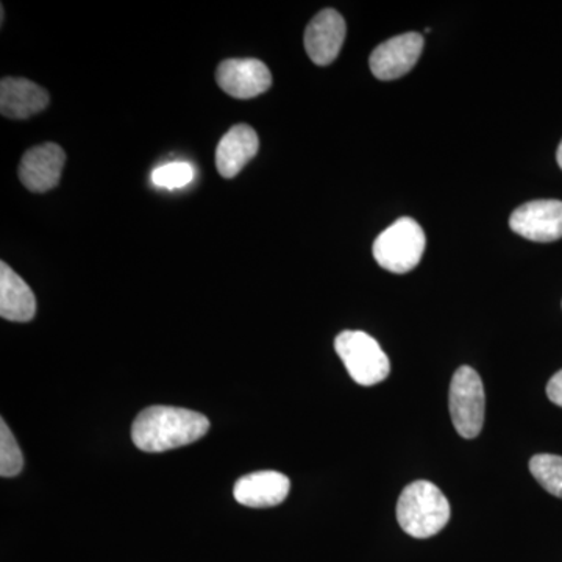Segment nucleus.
Here are the masks:
<instances>
[{"instance_id": "obj_6", "label": "nucleus", "mask_w": 562, "mask_h": 562, "mask_svg": "<svg viewBox=\"0 0 562 562\" xmlns=\"http://www.w3.org/2000/svg\"><path fill=\"white\" fill-rule=\"evenodd\" d=\"M509 227L530 241H558L562 238V202L546 199L524 203L513 211Z\"/></svg>"}, {"instance_id": "obj_13", "label": "nucleus", "mask_w": 562, "mask_h": 562, "mask_svg": "<svg viewBox=\"0 0 562 562\" xmlns=\"http://www.w3.org/2000/svg\"><path fill=\"white\" fill-rule=\"evenodd\" d=\"M260 139L257 132L246 124L235 125L217 144L216 168L224 179H233L258 154Z\"/></svg>"}, {"instance_id": "obj_16", "label": "nucleus", "mask_w": 562, "mask_h": 562, "mask_svg": "<svg viewBox=\"0 0 562 562\" xmlns=\"http://www.w3.org/2000/svg\"><path fill=\"white\" fill-rule=\"evenodd\" d=\"M24 468V458L13 432L7 422H0V475L3 479L20 475Z\"/></svg>"}, {"instance_id": "obj_2", "label": "nucleus", "mask_w": 562, "mask_h": 562, "mask_svg": "<svg viewBox=\"0 0 562 562\" xmlns=\"http://www.w3.org/2000/svg\"><path fill=\"white\" fill-rule=\"evenodd\" d=\"M397 520L413 538L428 539L449 524L450 503L436 484L417 480L398 498Z\"/></svg>"}, {"instance_id": "obj_18", "label": "nucleus", "mask_w": 562, "mask_h": 562, "mask_svg": "<svg viewBox=\"0 0 562 562\" xmlns=\"http://www.w3.org/2000/svg\"><path fill=\"white\" fill-rule=\"evenodd\" d=\"M547 395L554 405L561 406L562 408V369L560 372L554 373L547 384Z\"/></svg>"}, {"instance_id": "obj_3", "label": "nucleus", "mask_w": 562, "mask_h": 562, "mask_svg": "<svg viewBox=\"0 0 562 562\" xmlns=\"http://www.w3.org/2000/svg\"><path fill=\"white\" fill-rule=\"evenodd\" d=\"M339 355L353 382L361 386H375L391 372V362L376 339L364 331L346 330L335 339Z\"/></svg>"}, {"instance_id": "obj_10", "label": "nucleus", "mask_w": 562, "mask_h": 562, "mask_svg": "<svg viewBox=\"0 0 562 562\" xmlns=\"http://www.w3.org/2000/svg\"><path fill=\"white\" fill-rule=\"evenodd\" d=\"M346 21L338 11L322 10L305 31V50L313 63L327 66L338 58L346 40Z\"/></svg>"}, {"instance_id": "obj_17", "label": "nucleus", "mask_w": 562, "mask_h": 562, "mask_svg": "<svg viewBox=\"0 0 562 562\" xmlns=\"http://www.w3.org/2000/svg\"><path fill=\"white\" fill-rule=\"evenodd\" d=\"M194 177V169L188 162H169L155 169L151 180L157 187L161 188H181L187 187Z\"/></svg>"}, {"instance_id": "obj_11", "label": "nucleus", "mask_w": 562, "mask_h": 562, "mask_svg": "<svg viewBox=\"0 0 562 562\" xmlns=\"http://www.w3.org/2000/svg\"><path fill=\"white\" fill-rule=\"evenodd\" d=\"M291 482L286 475L276 471H261L243 476L235 484L236 502L249 508H271L286 501Z\"/></svg>"}, {"instance_id": "obj_1", "label": "nucleus", "mask_w": 562, "mask_h": 562, "mask_svg": "<svg viewBox=\"0 0 562 562\" xmlns=\"http://www.w3.org/2000/svg\"><path fill=\"white\" fill-rule=\"evenodd\" d=\"M209 430L210 420L201 413L155 405L143 409L133 422L132 439L143 452L161 453L190 446Z\"/></svg>"}, {"instance_id": "obj_14", "label": "nucleus", "mask_w": 562, "mask_h": 562, "mask_svg": "<svg viewBox=\"0 0 562 562\" xmlns=\"http://www.w3.org/2000/svg\"><path fill=\"white\" fill-rule=\"evenodd\" d=\"M35 314L31 286L5 261L0 262V316L10 322H31Z\"/></svg>"}, {"instance_id": "obj_7", "label": "nucleus", "mask_w": 562, "mask_h": 562, "mask_svg": "<svg viewBox=\"0 0 562 562\" xmlns=\"http://www.w3.org/2000/svg\"><path fill=\"white\" fill-rule=\"evenodd\" d=\"M424 36L408 32L384 41L369 58L373 76L379 80H395L408 74L419 61Z\"/></svg>"}, {"instance_id": "obj_4", "label": "nucleus", "mask_w": 562, "mask_h": 562, "mask_svg": "<svg viewBox=\"0 0 562 562\" xmlns=\"http://www.w3.org/2000/svg\"><path fill=\"white\" fill-rule=\"evenodd\" d=\"M425 233L412 217H401L373 243V258L392 273L412 272L425 251Z\"/></svg>"}, {"instance_id": "obj_15", "label": "nucleus", "mask_w": 562, "mask_h": 562, "mask_svg": "<svg viewBox=\"0 0 562 562\" xmlns=\"http://www.w3.org/2000/svg\"><path fill=\"white\" fill-rule=\"evenodd\" d=\"M531 475L543 490L554 497L562 498V457L558 454H536L530 461Z\"/></svg>"}, {"instance_id": "obj_8", "label": "nucleus", "mask_w": 562, "mask_h": 562, "mask_svg": "<svg viewBox=\"0 0 562 562\" xmlns=\"http://www.w3.org/2000/svg\"><path fill=\"white\" fill-rule=\"evenodd\" d=\"M216 81L232 98L254 99L272 87V74L265 63L255 58H233L221 63Z\"/></svg>"}, {"instance_id": "obj_19", "label": "nucleus", "mask_w": 562, "mask_h": 562, "mask_svg": "<svg viewBox=\"0 0 562 562\" xmlns=\"http://www.w3.org/2000/svg\"><path fill=\"white\" fill-rule=\"evenodd\" d=\"M557 160H558V165H560V168L562 169V140H561L560 147H558Z\"/></svg>"}, {"instance_id": "obj_9", "label": "nucleus", "mask_w": 562, "mask_h": 562, "mask_svg": "<svg viewBox=\"0 0 562 562\" xmlns=\"http://www.w3.org/2000/svg\"><path fill=\"white\" fill-rule=\"evenodd\" d=\"M65 162V150L58 144H40L25 151L18 173L29 191L47 192L60 183Z\"/></svg>"}, {"instance_id": "obj_5", "label": "nucleus", "mask_w": 562, "mask_h": 562, "mask_svg": "<svg viewBox=\"0 0 562 562\" xmlns=\"http://www.w3.org/2000/svg\"><path fill=\"white\" fill-rule=\"evenodd\" d=\"M449 403L454 430L462 438H476L483 430L486 398L482 379L469 366H461L454 372Z\"/></svg>"}, {"instance_id": "obj_12", "label": "nucleus", "mask_w": 562, "mask_h": 562, "mask_svg": "<svg viewBox=\"0 0 562 562\" xmlns=\"http://www.w3.org/2000/svg\"><path fill=\"white\" fill-rule=\"evenodd\" d=\"M49 105V94L40 85L20 77H5L0 83V111L10 120H27Z\"/></svg>"}]
</instances>
